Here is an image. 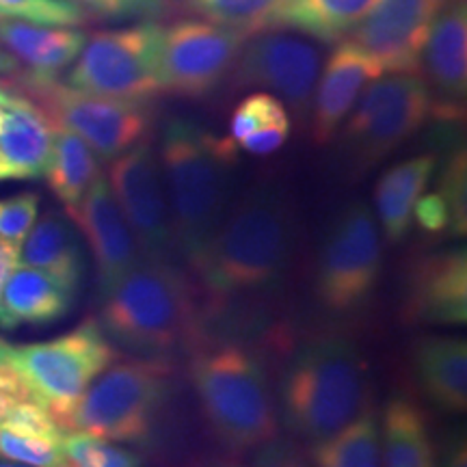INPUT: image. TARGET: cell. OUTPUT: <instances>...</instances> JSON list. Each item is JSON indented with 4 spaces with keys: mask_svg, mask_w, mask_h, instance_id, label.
Returning a JSON list of instances; mask_svg holds the SVG:
<instances>
[{
    "mask_svg": "<svg viewBox=\"0 0 467 467\" xmlns=\"http://www.w3.org/2000/svg\"><path fill=\"white\" fill-rule=\"evenodd\" d=\"M420 69L431 91L437 121H459L465 113L467 93V5L448 0L431 26Z\"/></svg>",
    "mask_w": 467,
    "mask_h": 467,
    "instance_id": "obj_16",
    "label": "cell"
},
{
    "mask_svg": "<svg viewBox=\"0 0 467 467\" xmlns=\"http://www.w3.org/2000/svg\"><path fill=\"white\" fill-rule=\"evenodd\" d=\"M61 448L69 467H141L134 452L85 431L63 433Z\"/></svg>",
    "mask_w": 467,
    "mask_h": 467,
    "instance_id": "obj_32",
    "label": "cell"
},
{
    "mask_svg": "<svg viewBox=\"0 0 467 467\" xmlns=\"http://www.w3.org/2000/svg\"><path fill=\"white\" fill-rule=\"evenodd\" d=\"M162 26L159 22L107 28L87 35V42L69 66L66 83L74 89L151 104L162 93L159 50Z\"/></svg>",
    "mask_w": 467,
    "mask_h": 467,
    "instance_id": "obj_10",
    "label": "cell"
},
{
    "mask_svg": "<svg viewBox=\"0 0 467 467\" xmlns=\"http://www.w3.org/2000/svg\"><path fill=\"white\" fill-rule=\"evenodd\" d=\"M0 104L5 109L0 128V182L44 178L52 148L50 119L7 80H0Z\"/></svg>",
    "mask_w": 467,
    "mask_h": 467,
    "instance_id": "obj_20",
    "label": "cell"
},
{
    "mask_svg": "<svg viewBox=\"0 0 467 467\" xmlns=\"http://www.w3.org/2000/svg\"><path fill=\"white\" fill-rule=\"evenodd\" d=\"M0 42L22 74L58 78L76 61L87 42L78 26H44L22 20H0Z\"/></svg>",
    "mask_w": 467,
    "mask_h": 467,
    "instance_id": "obj_21",
    "label": "cell"
},
{
    "mask_svg": "<svg viewBox=\"0 0 467 467\" xmlns=\"http://www.w3.org/2000/svg\"><path fill=\"white\" fill-rule=\"evenodd\" d=\"M295 251V214L273 186L243 195L221 219L191 268L210 299L265 290L282 279Z\"/></svg>",
    "mask_w": 467,
    "mask_h": 467,
    "instance_id": "obj_1",
    "label": "cell"
},
{
    "mask_svg": "<svg viewBox=\"0 0 467 467\" xmlns=\"http://www.w3.org/2000/svg\"><path fill=\"white\" fill-rule=\"evenodd\" d=\"M285 0H186V9L213 25L243 35L273 31V22Z\"/></svg>",
    "mask_w": 467,
    "mask_h": 467,
    "instance_id": "obj_31",
    "label": "cell"
},
{
    "mask_svg": "<svg viewBox=\"0 0 467 467\" xmlns=\"http://www.w3.org/2000/svg\"><path fill=\"white\" fill-rule=\"evenodd\" d=\"M411 219H416L418 227L426 234H451V214H448V206L446 202L441 200V195L437 191L431 192H422L420 200L413 206V214Z\"/></svg>",
    "mask_w": 467,
    "mask_h": 467,
    "instance_id": "obj_38",
    "label": "cell"
},
{
    "mask_svg": "<svg viewBox=\"0 0 467 467\" xmlns=\"http://www.w3.org/2000/svg\"><path fill=\"white\" fill-rule=\"evenodd\" d=\"M437 192L446 202L451 214V236H465L467 230V171H465V151H454L446 165L441 167Z\"/></svg>",
    "mask_w": 467,
    "mask_h": 467,
    "instance_id": "obj_36",
    "label": "cell"
},
{
    "mask_svg": "<svg viewBox=\"0 0 467 467\" xmlns=\"http://www.w3.org/2000/svg\"><path fill=\"white\" fill-rule=\"evenodd\" d=\"M247 35L208 20H178L162 26L159 76L162 91L178 98L210 96L232 76Z\"/></svg>",
    "mask_w": 467,
    "mask_h": 467,
    "instance_id": "obj_12",
    "label": "cell"
},
{
    "mask_svg": "<svg viewBox=\"0 0 467 467\" xmlns=\"http://www.w3.org/2000/svg\"><path fill=\"white\" fill-rule=\"evenodd\" d=\"M39 213L37 192L25 191L0 200V238L16 247L25 243Z\"/></svg>",
    "mask_w": 467,
    "mask_h": 467,
    "instance_id": "obj_37",
    "label": "cell"
},
{
    "mask_svg": "<svg viewBox=\"0 0 467 467\" xmlns=\"http://www.w3.org/2000/svg\"><path fill=\"white\" fill-rule=\"evenodd\" d=\"M437 171L435 154H420L385 169L375 184V217L385 241L399 244L411 227L413 206Z\"/></svg>",
    "mask_w": 467,
    "mask_h": 467,
    "instance_id": "obj_24",
    "label": "cell"
},
{
    "mask_svg": "<svg viewBox=\"0 0 467 467\" xmlns=\"http://www.w3.org/2000/svg\"><path fill=\"white\" fill-rule=\"evenodd\" d=\"M440 467H467V454H465V440H452L451 446L441 454Z\"/></svg>",
    "mask_w": 467,
    "mask_h": 467,
    "instance_id": "obj_41",
    "label": "cell"
},
{
    "mask_svg": "<svg viewBox=\"0 0 467 467\" xmlns=\"http://www.w3.org/2000/svg\"><path fill=\"white\" fill-rule=\"evenodd\" d=\"M117 358L98 320H85L55 340L14 347L7 364L25 383L28 399L42 405L57 424Z\"/></svg>",
    "mask_w": 467,
    "mask_h": 467,
    "instance_id": "obj_8",
    "label": "cell"
},
{
    "mask_svg": "<svg viewBox=\"0 0 467 467\" xmlns=\"http://www.w3.org/2000/svg\"><path fill=\"white\" fill-rule=\"evenodd\" d=\"M107 182L145 260L169 262L175 249L159 156L141 141L110 161Z\"/></svg>",
    "mask_w": 467,
    "mask_h": 467,
    "instance_id": "obj_14",
    "label": "cell"
},
{
    "mask_svg": "<svg viewBox=\"0 0 467 467\" xmlns=\"http://www.w3.org/2000/svg\"><path fill=\"white\" fill-rule=\"evenodd\" d=\"M383 271V236L364 202L342 208L327 227L317 260V296L334 314H353L370 301Z\"/></svg>",
    "mask_w": 467,
    "mask_h": 467,
    "instance_id": "obj_11",
    "label": "cell"
},
{
    "mask_svg": "<svg viewBox=\"0 0 467 467\" xmlns=\"http://www.w3.org/2000/svg\"><path fill=\"white\" fill-rule=\"evenodd\" d=\"M17 258H20V247H16V244L0 238V329L7 331H14L16 325L11 323V318L3 307V285L7 282L9 273L17 266Z\"/></svg>",
    "mask_w": 467,
    "mask_h": 467,
    "instance_id": "obj_40",
    "label": "cell"
},
{
    "mask_svg": "<svg viewBox=\"0 0 467 467\" xmlns=\"http://www.w3.org/2000/svg\"><path fill=\"white\" fill-rule=\"evenodd\" d=\"M402 314L420 325L467 323V251L452 247L424 255L407 279Z\"/></svg>",
    "mask_w": 467,
    "mask_h": 467,
    "instance_id": "obj_18",
    "label": "cell"
},
{
    "mask_svg": "<svg viewBox=\"0 0 467 467\" xmlns=\"http://www.w3.org/2000/svg\"><path fill=\"white\" fill-rule=\"evenodd\" d=\"M0 20L44 26H85L93 17L67 0H0Z\"/></svg>",
    "mask_w": 467,
    "mask_h": 467,
    "instance_id": "obj_33",
    "label": "cell"
},
{
    "mask_svg": "<svg viewBox=\"0 0 467 467\" xmlns=\"http://www.w3.org/2000/svg\"><path fill=\"white\" fill-rule=\"evenodd\" d=\"M446 0H379L350 42L370 52L383 72L418 74L431 26Z\"/></svg>",
    "mask_w": 467,
    "mask_h": 467,
    "instance_id": "obj_15",
    "label": "cell"
},
{
    "mask_svg": "<svg viewBox=\"0 0 467 467\" xmlns=\"http://www.w3.org/2000/svg\"><path fill=\"white\" fill-rule=\"evenodd\" d=\"M203 418L232 451L275 441L279 420L260 359L234 344L197 350L189 366Z\"/></svg>",
    "mask_w": 467,
    "mask_h": 467,
    "instance_id": "obj_5",
    "label": "cell"
},
{
    "mask_svg": "<svg viewBox=\"0 0 467 467\" xmlns=\"http://www.w3.org/2000/svg\"><path fill=\"white\" fill-rule=\"evenodd\" d=\"M197 292L165 260H141L102 295L100 327L139 355H165L195 337Z\"/></svg>",
    "mask_w": 467,
    "mask_h": 467,
    "instance_id": "obj_4",
    "label": "cell"
},
{
    "mask_svg": "<svg viewBox=\"0 0 467 467\" xmlns=\"http://www.w3.org/2000/svg\"><path fill=\"white\" fill-rule=\"evenodd\" d=\"M312 461L317 467H381V426L372 407L336 435L312 443Z\"/></svg>",
    "mask_w": 467,
    "mask_h": 467,
    "instance_id": "obj_30",
    "label": "cell"
},
{
    "mask_svg": "<svg viewBox=\"0 0 467 467\" xmlns=\"http://www.w3.org/2000/svg\"><path fill=\"white\" fill-rule=\"evenodd\" d=\"M20 247V258L26 266L48 271L76 288L83 282V249H80L72 219L66 213H58V210L44 213V217L33 223Z\"/></svg>",
    "mask_w": 467,
    "mask_h": 467,
    "instance_id": "obj_26",
    "label": "cell"
},
{
    "mask_svg": "<svg viewBox=\"0 0 467 467\" xmlns=\"http://www.w3.org/2000/svg\"><path fill=\"white\" fill-rule=\"evenodd\" d=\"M169 366L161 359L110 364L76 400L61 429L85 431L109 441H143L167 394Z\"/></svg>",
    "mask_w": 467,
    "mask_h": 467,
    "instance_id": "obj_7",
    "label": "cell"
},
{
    "mask_svg": "<svg viewBox=\"0 0 467 467\" xmlns=\"http://www.w3.org/2000/svg\"><path fill=\"white\" fill-rule=\"evenodd\" d=\"M323 52L301 35L265 31L251 35L232 69L236 87H258L303 117L312 109Z\"/></svg>",
    "mask_w": 467,
    "mask_h": 467,
    "instance_id": "obj_13",
    "label": "cell"
},
{
    "mask_svg": "<svg viewBox=\"0 0 467 467\" xmlns=\"http://www.w3.org/2000/svg\"><path fill=\"white\" fill-rule=\"evenodd\" d=\"M290 115L279 98L255 91L234 109L230 141L254 156L275 154L288 141Z\"/></svg>",
    "mask_w": 467,
    "mask_h": 467,
    "instance_id": "obj_28",
    "label": "cell"
},
{
    "mask_svg": "<svg viewBox=\"0 0 467 467\" xmlns=\"http://www.w3.org/2000/svg\"><path fill=\"white\" fill-rule=\"evenodd\" d=\"M61 440L0 429V459L31 467H69Z\"/></svg>",
    "mask_w": 467,
    "mask_h": 467,
    "instance_id": "obj_34",
    "label": "cell"
},
{
    "mask_svg": "<svg viewBox=\"0 0 467 467\" xmlns=\"http://www.w3.org/2000/svg\"><path fill=\"white\" fill-rule=\"evenodd\" d=\"M219 467H244V465H238V463H225V465H219Z\"/></svg>",
    "mask_w": 467,
    "mask_h": 467,
    "instance_id": "obj_46",
    "label": "cell"
},
{
    "mask_svg": "<svg viewBox=\"0 0 467 467\" xmlns=\"http://www.w3.org/2000/svg\"><path fill=\"white\" fill-rule=\"evenodd\" d=\"M279 396L292 433L325 441L368 407L366 361L347 337L309 340L285 361Z\"/></svg>",
    "mask_w": 467,
    "mask_h": 467,
    "instance_id": "obj_3",
    "label": "cell"
},
{
    "mask_svg": "<svg viewBox=\"0 0 467 467\" xmlns=\"http://www.w3.org/2000/svg\"><path fill=\"white\" fill-rule=\"evenodd\" d=\"M7 83L37 104L52 126L78 134L107 161L145 141L151 128V104L96 96L58 78H35L22 72L9 76Z\"/></svg>",
    "mask_w": 467,
    "mask_h": 467,
    "instance_id": "obj_9",
    "label": "cell"
},
{
    "mask_svg": "<svg viewBox=\"0 0 467 467\" xmlns=\"http://www.w3.org/2000/svg\"><path fill=\"white\" fill-rule=\"evenodd\" d=\"M379 0H285L273 31L303 33L320 44H337L370 16Z\"/></svg>",
    "mask_w": 467,
    "mask_h": 467,
    "instance_id": "obj_25",
    "label": "cell"
},
{
    "mask_svg": "<svg viewBox=\"0 0 467 467\" xmlns=\"http://www.w3.org/2000/svg\"><path fill=\"white\" fill-rule=\"evenodd\" d=\"M383 76L381 63L355 42H337L318 76L312 98V141L329 145L355 102L372 80Z\"/></svg>",
    "mask_w": 467,
    "mask_h": 467,
    "instance_id": "obj_19",
    "label": "cell"
},
{
    "mask_svg": "<svg viewBox=\"0 0 467 467\" xmlns=\"http://www.w3.org/2000/svg\"><path fill=\"white\" fill-rule=\"evenodd\" d=\"M17 72H20V66H17L16 58L9 55V50L0 42V76H16Z\"/></svg>",
    "mask_w": 467,
    "mask_h": 467,
    "instance_id": "obj_42",
    "label": "cell"
},
{
    "mask_svg": "<svg viewBox=\"0 0 467 467\" xmlns=\"http://www.w3.org/2000/svg\"><path fill=\"white\" fill-rule=\"evenodd\" d=\"M254 467H312L295 446L284 441H271L258 448Z\"/></svg>",
    "mask_w": 467,
    "mask_h": 467,
    "instance_id": "obj_39",
    "label": "cell"
},
{
    "mask_svg": "<svg viewBox=\"0 0 467 467\" xmlns=\"http://www.w3.org/2000/svg\"><path fill=\"white\" fill-rule=\"evenodd\" d=\"M76 285L48 271L16 266L3 285V307L17 325H52L72 312Z\"/></svg>",
    "mask_w": 467,
    "mask_h": 467,
    "instance_id": "obj_23",
    "label": "cell"
},
{
    "mask_svg": "<svg viewBox=\"0 0 467 467\" xmlns=\"http://www.w3.org/2000/svg\"><path fill=\"white\" fill-rule=\"evenodd\" d=\"M66 214L87 238L93 262H96L100 295H107L121 277L128 275L143 260L141 249L117 206L107 178L100 175L85 192L83 200L74 208H67Z\"/></svg>",
    "mask_w": 467,
    "mask_h": 467,
    "instance_id": "obj_17",
    "label": "cell"
},
{
    "mask_svg": "<svg viewBox=\"0 0 467 467\" xmlns=\"http://www.w3.org/2000/svg\"><path fill=\"white\" fill-rule=\"evenodd\" d=\"M0 467H28V465H14V463H0Z\"/></svg>",
    "mask_w": 467,
    "mask_h": 467,
    "instance_id": "obj_45",
    "label": "cell"
},
{
    "mask_svg": "<svg viewBox=\"0 0 467 467\" xmlns=\"http://www.w3.org/2000/svg\"><path fill=\"white\" fill-rule=\"evenodd\" d=\"M96 20L156 22L173 14L171 0H67Z\"/></svg>",
    "mask_w": 467,
    "mask_h": 467,
    "instance_id": "obj_35",
    "label": "cell"
},
{
    "mask_svg": "<svg viewBox=\"0 0 467 467\" xmlns=\"http://www.w3.org/2000/svg\"><path fill=\"white\" fill-rule=\"evenodd\" d=\"M383 467H437L435 451L416 402L394 396L383 411Z\"/></svg>",
    "mask_w": 467,
    "mask_h": 467,
    "instance_id": "obj_27",
    "label": "cell"
},
{
    "mask_svg": "<svg viewBox=\"0 0 467 467\" xmlns=\"http://www.w3.org/2000/svg\"><path fill=\"white\" fill-rule=\"evenodd\" d=\"M100 175V161L96 151L78 134L52 126V148L44 178L66 210L83 200Z\"/></svg>",
    "mask_w": 467,
    "mask_h": 467,
    "instance_id": "obj_29",
    "label": "cell"
},
{
    "mask_svg": "<svg viewBox=\"0 0 467 467\" xmlns=\"http://www.w3.org/2000/svg\"><path fill=\"white\" fill-rule=\"evenodd\" d=\"M433 113L431 91L418 74L379 76L361 91L337 137L342 165L368 171L407 143Z\"/></svg>",
    "mask_w": 467,
    "mask_h": 467,
    "instance_id": "obj_6",
    "label": "cell"
},
{
    "mask_svg": "<svg viewBox=\"0 0 467 467\" xmlns=\"http://www.w3.org/2000/svg\"><path fill=\"white\" fill-rule=\"evenodd\" d=\"M11 344L9 342H5L3 337H0V364H5V361L9 359V353H11Z\"/></svg>",
    "mask_w": 467,
    "mask_h": 467,
    "instance_id": "obj_43",
    "label": "cell"
},
{
    "mask_svg": "<svg viewBox=\"0 0 467 467\" xmlns=\"http://www.w3.org/2000/svg\"><path fill=\"white\" fill-rule=\"evenodd\" d=\"M159 165L171 213L175 247L192 260L217 230L230 206L236 145L227 137L171 117L162 126Z\"/></svg>",
    "mask_w": 467,
    "mask_h": 467,
    "instance_id": "obj_2",
    "label": "cell"
},
{
    "mask_svg": "<svg viewBox=\"0 0 467 467\" xmlns=\"http://www.w3.org/2000/svg\"><path fill=\"white\" fill-rule=\"evenodd\" d=\"M446 3H448V0H446Z\"/></svg>",
    "mask_w": 467,
    "mask_h": 467,
    "instance_id": "obj_47",
    "label": "cell"
},
{
    "mask_svg": "<svg viewBox=\"0 0 467 467\" xmlns=\"http://www.w3.org/2000/svg\"><path fill=\"white\" fill-rule=\"evenodd\" d=\"M3 119H5V109L3 104H0V128H3Z\"/></svg>",
    "mask_w": 467,
    "mask_h": 467,
    "instance_id": "obj_44",
    "label": "cell"
},
{
    "mask_svg": "<svg viewBox=\"0 0 467 467\" xmlns=\"http://www.w3.org/2000/svg\"><path fill=\"white\" fill-rule=\"evenodd\" d=\"M420 389L437 409L465 413L467 409V344L463 337L429 336L413 348Z\"/></svg>",
    "mask_w": 467,
    "mask_h": 467,
    "instance_id": "obj_22",
    "label": "cell"
}]
</instances>
